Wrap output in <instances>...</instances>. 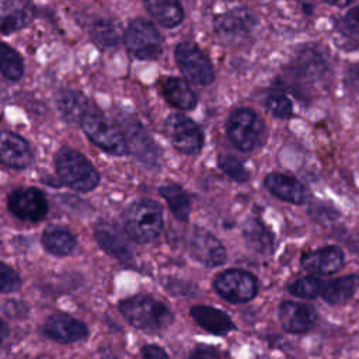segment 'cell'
<instances>
[{"instance_id": "6da1fadb", "label": "cell", "mask_w": 359, "mask_h": 359, "mask_svg": "<svg viewBox=\"0 0 359 359\" xmlns=\"http://www.w3.org/2000/svg\"><path fill=\"white\" fill-rule=\"evenodd\" d=\"M125 233L136 243L147 244L156 241L164 227L163 209L151 199L132 202L122 215Z\"/></svg>"}, {"instance_id": "7a4b0ae2", "label": "cell", "mask_w": 359, "mask_h": 359, "mask_svg": "<svg viewBox=\"0 0 359 359\" xmlns=\"http://www.w3.org/2000/svg\"><path fill=\"white\" fill-rule=\"evenodd\" d=\"M119 310L130 325L146 332L161 331L174 320L172 313L164 303L143 294L122 300Z\"/></svg>"}, {"instance_id": "3957f363", "label": "cell", "mask_w": 359, "mask_h": 359, "mask_svg": "<svg viewBox=\"0 0 359 359\" xmlns=\"http://www.w3.org/2000/svg\"><path fill=\"white\" fill-rule=\"evenodd\" d=\"M55 167L62 182L73 191L90 192L100 184V174L91 161L84 154L67 146L59 149L56 153Z\"/></svg>"}, {"instance_id": "277c9868", "label": "cell", "mask_w": 359, "mask_h": 359, "mask_svg": "<svg viewBox=\"0 0 359 359\" xmlns=\"http://www.w3.org/2000/svg\"><path fill=\"white\" fill-rule=\"evenodd\" d=\"M226 133L238 150L247 153L258 149L264 143L266 137V128L255 111L241 107L229 115Z\"/></svg>"}, {"instance_id": "5b68a950", "label": "cell", "mask_w": 359, "mask_h": 359, "mask_svg": "<svg viewBox=\"0 0 359 359\" xmlns=\"http://www.w3.org/2000/svg\"><path fill=\"white\" fill-rule=\"evenodd\" d=\"M80 125L87 137L101 150L112 156H125L129 153L128 143L121 126L114 123L105 115L88 111L83 116Z\"/></svg>"}, {"instance_id": "8992f818", "label": "cell", "mask_w": 359, "mask_h": 359, "mask_svg": "<svg viewBox=\"0 0 359 359\" xmlns=\"http://www.w3.org/2000/svg\"><path fill=\"white\" fill-rule=\"evenodd\" d=\"M123 42L128 50L142 60H154L163 50V39L158 29L144 18H136L128 25Z\"/></svg>"}, {"instance_id": "52a82bcc", "label": "cell", "mask_w": 359, "mask_h": 359, "mask_svg": "<svg viewBox=\"0 0 359 359\" xmlns=\"http://www.w3.org/2000/svg\"><path fill=\"white\" fill-rule=\"evenodd\" d=\"M164 132L177 151L185 156H196L203 146V135L199 126L187 115L175 112L165 118Z\"/></svg>"}, {"instance_id": "ba28073f", "label": "cell", "mask_w": 359, "mask_h": 359, "mask_svg": "<svg viewBox=\"0 0 359 359\" xmlns=\"http://www.w3.org/2000/svg\"><path fill=\"white\" fill-rule=\"evenodd\" d=\"M215 290L230 303H247L258 293V282L254 275L241 269L220 272L213 280Z\"/></svg>"}, {"instance_id": "9c48e42d", "label": "cell", "mask_w": 359, "mask_h": 359, "mask_svg": "<svg viewBox=\"0 0 359 359\" xmlns=\"http://www.w3.org/2000/svg\"><path fill=\"white\" fill-rule=\"evenodd\" d=\"M175 60L184 77L199 86H209L215 72L205 53L191 42H181L175 48Z\"/></svg>"}, {"instance_id": "30bf717a", "label": "cell", "mask_w": 359, "mask_h": 359, "mask_svg": "<svg viewBox=\"0 0 359 359\" xmlns=\"http://www.w3.org/2000/svg\"><path fill=\"white\" fill-rule=\"evenodd\" d=\"M7 209L10 213L24 222L36 223L48 215V201L42 191L34 187L17 188L7 196Z\"/></svg>"}, {"instance_id": "8fae6325", "label": "cell", "mask_w": 359, "mask_h": 359, "mask_svg": "<svg viewBox=\"0 0 359 359\" xmlns=\"http://www.w3.org/2000/svg\"><path fill=\"white\" fill-rule=\"evenodd\" d=\"M187 245L189 254L206 266H219L226 261L224 245L205 229L194 227L187 237Z\"/></svg>"}, {"instance_id": "7c38bea8", "label": "cell", "mask_w": 359, "mask_h": 359, "mask_svg": "<svg viewBox=\"0 0 359 359\" xmlns=\"http://www.w3.org/2000/svg\"><path fill=\"white\" fill-rule=\"evenodd\" d=\"M121 129L125 135L129 153H133L140 161L147 165H157L160 151L151 137L140 126V123L132 118H123Z\"/></svg>"}, {"instance_id": "4fadbf2b", "label": "cell", "mask_w": 359, "mask_h": 359, "mask_svg": "<svg viewBox=\"0 0 359 359\" xmlns=\"http://www.w3.org/2000/svg\"><path fill=\"white\" fill-rule=\"evenodd\" d=\"M43 334L60 344L80 342L87 338L86 324L67 314H52L43 324Z\"/></svg>"}, {"instance_id": "5bb4252c", "label": "cell", "mask_w": 359, "mask_h": 359, "mask_svg": "<svg viewBox=\"0 0 359 359\" xmlns=\"http://www.w3.org/2000/svg\"><path fill=\"white\" fill-rule=\"evenodd\" d=\"M257 20L250 10L245 8H236L230 10L217 18L215 27L216 32L224 39L230 42L240 41L245 38L255 27Z\"/></svg>"}, {"instance_id": "9a60e30c", "label": "cell", "mask_w": 359, "mask_h": 359, "mask_svg": "<svg viewBox=\"0 0 359 359\" xmlns=\"http://www.w3.org/2000/svg\"><path fill=\"white\" fill-rule=\"evenodd\" d=\"M278 314L283 330L293 334L309 331L317 321L314 307L297 302H283L279 306Z\"/></svg>"}, {"instance_id": "2e32d148", "label": "cell", "mask_w": 359, "mask_h": 359, "mask_svg": "<svg viewBox=\"0 0 359 359\" xmlns=\"http://www.w3.org/2000/svg\"><path fill=\"white\" fill-rule=\"evenodd\" d=\"M0 158L6 167L24 170L32 164L34 156L24 137L13 132H3L0 139Z\"/></svg>"}, {"instance_id": "e0dca14e", "label": "cell", "mask_w": 359, "mask_h": 359, "mask_svg": "<svg viewBox=\"0 0 359 359\" xmlns=\"http://www.w3.org/2000/svg\"><path fill=\"white\" fill-rule=\"evenodd\" d=\"M94 237L100 247L111 257L119 259L121 262H129L133 259V252L128 240L114 224L98 222L94 227Z\"/></svg>"}, {"instance_id": "ac0fdd59", "label": "cell", "mask_w": 359, "mask_h": 359, "mask_svg": "<svg viewBox=\"0 0 359 359\" xmlns=\"http://www.w3.org/2000/svg\"><path fill=\"white\" fill-rule=\"evenodd\" d=\"M264 185L272 195L285 202L300 205L309 199L307 188L299 180L286 174L271 172L265 177Z\"/></svg>"}, {"instance_id": "d6986e66", "label": "cell", "mask_w": 359, "mask_h": 359, "mask_svg": "<svg viewBox=\"0 0 359 359\" xmlns=\"http://www.w3.org/2000/svg\"><path fill=\"white\" fill-rule=\"evenodd\" d=\"M302 265L311 273L331 275L339 271L344 265V252L335 245L323 247L304 254L302 257Z\"/></svg>"}, {"instance_id": "ffe728a7", "label": "cell", "mask_w": 359, "mask_h": 359, "mask_svg": "<svg viewBox=\"0 0 359 359\" xmlns=\"http://www.w3.org/2000/svg\"><path fill=\"white\" fill-rule=\"evenodd\" d=\"M55 104L59 115L67 123L81 122L83 116L90 111L86 95L72 88L60 90L55 97Z\"/></svg>"}, {"instance_id": "44dd1931", "label": "cell", "mask_w": 359, "mask_h": 359, "mask_svg": "<svg viewBox=\"0 0 359 359\" xmlns=\"http://www.w3.org/2000/svg\"><path fill=\"white\" fill-rule=\"evenodd\" d=\"M191 317L206 331L215 335H224L234 330L231 318L222 310L212 306H194L189 311Z\"/></svg>"}, {"instance_id": "7402d4cb", "label": "cell", "mask_w": 359, "mask_h": 359, "mask_svg": "<svg viewBox=\"0 0 359 359\" xmlns=\"http://www.w3.org/2000/svg\"><path fill=\"white\" fill-rule=\"evenodd\" d=\"M42 244L49 254L66 257L76 248L77 240L69 229L59 224H50L42 233Z\"/></svg>"}, {"instance_id": "603a6c76", "label": "cell", "mask_w": 359, "mask_h": 359, "mask_svg": "<svg viewBox=\"0 0 359 359\" xmlns=\"http://www.w3.org/2000/svg\"><path fill=\"white\" fill-rule=\"evenodd\" d=\"M164 98L180 111H191L196 105V95L188 83L178 77H167L161 83Z\"/></svg>"}, {"instance_id": "cb8c5ba5", "label": "cell", "mask_w": 359, "mask_h": 359, "mask_svg": "<svg viewBox=\"0 0 359 359\" xmlns=\"http://www.w3.org/2000/svg\"><path fill=\"white\" fill-rule=\"evenodd\" d=\"M32 10L28 4L24 3H1V25L0 31L3 35H8L11 32L20 31L21 28L27 27L28 22L32 20Z\"/></svg>"}, {"instance_id": "d4e9b609", "label": "cell", "mask_w": 359, "mask_h": 359, "mask_svg": "<svg viewBox=\"0 0 359 359\" xmlns=\"http://www.w3.org/2000/svg\"><path fill=\"white\" fill-rule=\"evenodd\" d=\"M359 287L358 275H346L328 280L323 286L321 297L330 304H341L348 302Z\"/></svg>"}, {"instance_id": "484cf974", "label": "cell", "mask_w": 359, "mask_h": 359, "mask_svg": "<svg viewBox=\"0 0 359 359\" xmlns=\"http://www.w3.org/2000/svg\"><path fill=\"white\" fill-rule=\"evenodd\" d=\"M247 247L257 254H268L272 250L273 237L269 229L257 217H251L245 222L243 229Z\"/></svg>"}, {"instance_id": "4316f807", "label": "cell", "mask_w": 359, "mask_h": 359, "mask_svg": "<svg viewBox=\"0 0 359 359\" xmlns=\"http://www.w3.org/2000/svg\"><path fill=\"white\" fill-rule=\"evenodd\" d=\"M160 195L165 199L171 213L181 222H187L191 213V201L187 192L174 182L164 184L158 188Z\"/></svg>"}, {"instance_id": "83f0119b", "label": "cell", "mask_w": 359, "mask_h": 359, "mask_svg": "<svg viewBox=\"0 0 359 359\" xmlns=\"http://www.w3.org/2000/svg\"><path fill=\"white\" fill-rule=\"evenodd\" d=\"M144 7L157 22L167 28H174L180 25L184 18L182 7L177 1H146Z\"/></svg>"}, {"instance_id": "f1b7e54d", "label": "cell", "mask_w": 359, "mask_h": 359, "mask_svg": "<svg viewBox=\"0 0 359 359\" xmlns=\"http://www.w3.org/2000/svg\"><path fill=\"white\" fill-rule=\"evenodd\" d=\"M90 36L91 39L101 48H116L121 39L119 29L116 24L111 20L98 18L90 25Z\"/></svg>"}, {"instance_id": "f546056e", "label": "cell", "mask_w": 359, "mask_h": 359, "mask_svg": "<svg viewBox=\"0 0 359 359\" xmlns=\"http://www.w3.org/2000/svg\"><path fill=\"white\" fill-rule=\"evenodd\" d=\"M0 70L1 74L11 81H17L24 74V62L18 52L7 43L0 46Z\"/></svg>"}, {"instance_id": "4dcf8cb0", "label": "cell", "mask_w": 359, "mask_h": 359, "mask_svg": "<svg viewBox=\"0 0 359 359\" xmlns=\"http://www.w3.org/2000/svg\"><path fill=\"white\" fill-rule=\"evenodd\" d=\"M324 283L316 276H304L289 285L287 290L302 299H314L323 292Z\"/></svg>"}, {"instance_id": "1f68e13d", "label": "cell", "mask_w": 359, "mask_h": 359, "mask_svg": "<svg viewBox=\"0 0 359 359\" xmlns=\"http://www.w3.org/2000/svg\"><path fill=\"white\" fill-rule=\"evenodd\" d=\"M266 109L279 119H287L292 116V101L282 93H271L265 98Z\"/></svg>"}, {"instance_id": "d6a6232c", "label": "cell", "mask_w": 359, "mask_h": 359, "mask_svg": "<svg viewBox=\"0 0 359 359\" xmlns=\"http://www.w3.org/2000/svg\"><path fill=\"white\" fill-rule=\"evenodd\" d=\"M219 167L222 171L237 182H245L248 180V172L244 165L233 156H220L219 157Z\"/></svg>"}, {"instance_id": "836d02e7", "label": "cell", "mask_w": 359, "mask_h": 359, "mask_svg": "<svg viewBox=\"0 0 359 359\" xmlns=\"http://www.w3.org/2000/svg\"><path fill=\"white\" fill-rule=\"evenodd\" d=\"M21 285V279L18 273L8 266L7 264H1V285L0 289L3 293H11L15 292Z\"/></svg>"}, {"instance_id": "e575fe53", "label": "cell", "mask_w": 359, "mask_h": 359, "mask_svg": "<svg viewBox=\"0 0 359 359\" xmlns=\"http://www.w3.org/2000/svg\"><path fill=\"white\" fill-rule=\"evenodd\" d=\"M28 313V307L18 300H7L3 304V314L8 318H22Z\"/></svg>"}, {"instance_id": "d590c367", "label": "cell", "mask_w": 359, "mask_h": 359, "mask_svg": "<svg viewBox=\"0 0 359 359\" xmlns=\"http://www.w3.org/2000/svg\"><path fill=\"white\" fill-rule=\"evenodd\" d=\"M142 355H143V359H170V356L163 348L153 344L143 346Z\"/></svg>"}, {"instance_id": "8d00e7d4", "label": "cell", "mask_w": 359, "mask_h": 359, "mask_svg": "<svg viewBox=\"0 0 359 359\" xmlns=\"http://www.w3.org/2000/svg\"><path fill=\"white\" fill-rule=\"evenodd\" d=\"M345 25L352 32L359 34V7L352 8L351 11L346 13V15H345Z\"/></svg>"}, {"instance_id": "74e56055", "label": "cell", "mask_w": 359, "mask_h": 359, "mask_svg": "<svg viewBox=\"0 0 359 359\" xmlns=\"http://www.w3.org/2000/svg\"><path fill=\"white\" fill-rule=\"evenodd\" d=\"M187 359H219V356L213 349L198 348Z\"/></svg>"}]
</instances>
